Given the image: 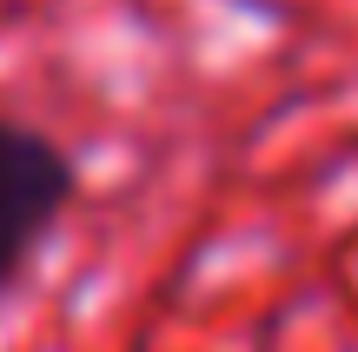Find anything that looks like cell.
Wrapping results in <instances>:
<instances>
[{
	"label": "cell",
	"instance_id": "6da1fadb",
	"mask_svg": "<svg viewBox=\"0 0 358 352\" xmlns=\"http://www.w3.org/2000/svg\"><path fill=\"white\" fill-rule=\"evenodd\" d=\"M80 193V167L60 140L40 127L0 120V293L27 273L40 239L60 226V213Z\"/></svg>",
	"mask_w": 358,
	"mask_h": 352
}]
</instances>
